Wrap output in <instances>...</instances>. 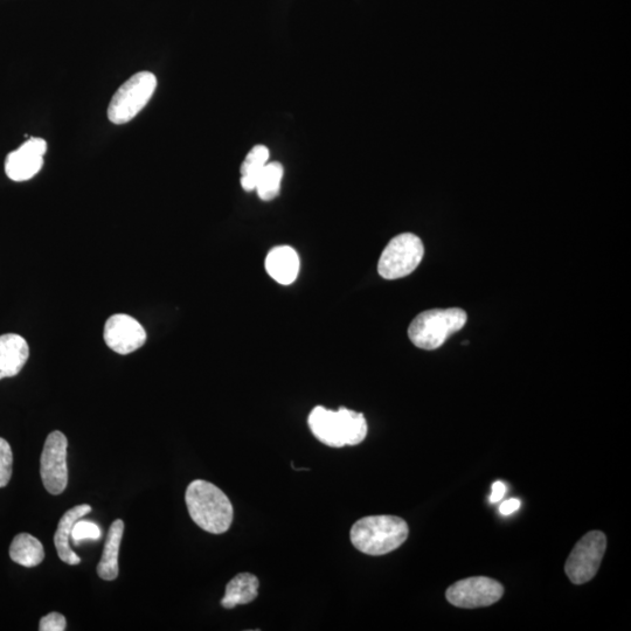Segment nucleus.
<instances>
[{
  "label": "nucleus",
  "mask_w": 631,
  "mask_h": 631,
  "mask_svg": "<svg viewBox=\"0 0 631 631\" xmlns=\"http://www.w3.org/2000/svg\"><path fill=\"white\" fill-rule=\"evenodd\" d=\"M185 502L190 517L200 529L213 535L230 530L233 523V505L217 485L197 480L187 487Z\"/></svg>",
  "instance_id": "nucleus-1"
},
{
  "label": "nucleus",
  "mask_w": 631,
  "mask_h": 631,
  "mask_svg": "<svg viewBox=\"0 0 631 631\" xmlns=\"http://www.w3.org/2000/svg\"><path fill=\"white\" fill-rule=\"evenodd\" d=\"M308 425L318 441L332 448L357 446L367 435L364 414L344 407L338 411L315 407L309 415Z\"/></svg>",
  "instance_id": "nucleus-2"
},
{
  "label": "nucleus",
  "mask_w": 631,
  "mask_h": 631,
  "mask_svg": "<svg viewBox=\"0 0 631 631\" xmlns=\"http://www.w3.org/2000/svg\"><path fill=\"white\" fill-rule=\"evenodd\" d=\"M408 525L395 516H370L358 520L351 529V542L356 549L369 556H384L404 544Z\"/></svg>",
  "instance_id": "nucleus-3"
},
{
  "label": "nucleus",
  "mask_w": 631,
  "mask_h": 631,
  "mask_svg": "<svg viewBox=\"0 0 631 631\" xmlns=\"http://www.w3.org/2000/svg\"><path fill=\"white\" fill-rule=\"evenodd\" d=\"M467 321V312L460 308L428 310L414 318L408 337L416 348L436 350L462 330Z\"/></svg>",
  "instance_id": "nucleus-4"
},
{
  "label": "nucleus",
  "mask_w": 631,
  "mask_h": 631,
  "mask_svg": "<svg viewBox=\"0 0 631 631\" xmlns=\"http://www.w3.org/2000/svg\"><path fill=\"white\" fill-rule=\"evenodd\" d=\"M157 88L155 74L140 72L117 89L108 107V119L114 124H126L141 113Z\"/></svg>",
  "instance_id": "nucleus-5"
},
{
  "label": "nucleus",
  "mask_w": 631,
  "mask_h": 631,
  "mask_svg": "<svg viewBox=\"0 0 631 631\" xmlns=\"http://www.w3.org/2000/svg\"><path fill=\"white\" fill-rule=\"evenodd\" d=\"M425 247L412 233L398 235L386 246L378 263V273L385 280H398L412 274L424 259Z\"/></svg>",
  "instance_id": "nucleus-6"
},
{
  "label": "nucleus",
  "mask_w": 631,
  "mask_h": 631,
  "mask_svg": "<svg viewBox=\"0 0 631 631\" xmlns=\"http://www.w3.org/2000/svg\"><path fill=\"white\" fill-rule=\"evenodd\" d=\"M607 549V538L600 531L588 532L568 557L565 572L575 585L586 584L598 573Z\"/></svg>",
  "instance_id": "nucleus-7"
},
{
  "label": "nucleus",
  "mask_w": 631,
  "mask_h": 631,
  "mask_svg": "<svg viewBox=\"0 0 631 631\" xmlns=\"http://www.w3.org/2000/svg\"><path fill=\"white\" fill-rule=\"evenodd\" d=\"M68 440L64 433L55 431L47 436L40 459V475L51 495H61L68 484Z\"/></svg>",
  "instance_id": "nucleus-8"
},
{
  "label": "nucleus",
  "mask_w": 631,
  "mask_h": 631,
  "mask_svg": "<svg viewBox=\"0 0 631 631\" xmlns=\"http://www.w3.org/2000/svg\"><path fill=\"white\" fill-rule=\"evenodd\" d=\"M504 587L498 581L476 577L457 581L447 589V600L459 608H480L494 605L502 599Z\"/></svg>",
  "instance_id": "nucleus-9"
},
{
  "label": "nucleus",
  "mask_w": 631,
  "mask_h": 631,
  "mask_svg": "<svg viewBox=\"0 0 631 631\" xmlns=\"http://www.w3.org/2000/svg\"><path fill=\"white\" fill-rule=\"evenodd\" d=\"M104 341L119 355H130L147 342V332L134 317L117 314L110 317L104 327Z\"/></svg>",
  "instance_id": "nucleus-10"
},
{
  "label": "nucleus",
  "mask_w": 631,
  "mask_h": 631,
  "mask_svg": "<svg viewBox=\"0 0 631 631\" xmlns=\"http://www.w3.org/2000/svg\"><path fill=\"white\" fill-rule=\"evenodd\" d=\"M46 151L47 143L43 138H30L6 158V175L13 182H26L32 179L43 169Z\"/></svg>",
  "instance_id": "nucleus-11"
},
{
  "label": "nucleus",
  "mask_w": 631,
  "mask_h": 631,
  "mask_svg": "<svg viewBox=\"0 0 631 631\" xmlns=\"http://www.w3.org/2000/svg\"><path fill=\"white\" fill-rule=\"evenodd\" d=\"M30 357L29 344L17 334L0 336V380L16 377Z\"/></svg>",
  "instance_id": "nucleus-12"
},
{
  "label": "nucleus",
  "mask_w": 631,
  "mask_h": 631,
  "mask_svg": "<svg viewBox=\"0 0 631 631\" xmlns=\"http://www.w3.org/2000/svg\"><path fill=\"white\" fill-rule=\"evenodd\" d=\"M90 511H92V506L88 504L76 505L60 519L54 536V544L59 558L68 565L74 566L81 563V558L71 549V533L73 525L82 517L87 516Z\"/></svg>",
  "instance_id": "nucleus-13"
},
{
  "label": "nucleus",
  "mask_w": 631,
  "mask_h": 631,
  "mask_svg": "<svg viewBox=\"0 0 631 631\" xmlns=\"http://www.w3.org/2000/svg\"><path fill=\"white\" fill-rule=\"evenodd\" d=\"M266 269L276 282L289 286L296 281L300 273V258L294 248L275 247L267 255Z\"/></svg>",
  "instance_id": "nucleus-14"
},
{
  "label": "nucleus",
  "mask_w": 631,
  "mask_h": 631,
  "mask_svg": "<svg viewBox=\"0 0 631 631\" xmlns=\"http://www.w3.org/2000/svg\"><path fill=\"white\" fill-rule=\"evenodd\" d=\"M124 532L123 520L117 519L110 526L108 531V537L106 545L100 560L99 566H97V574L102 580L113 581L119 577V554Z\"/></svg>",
  "instance_id": "nucleus-15"
},
{
  "label": "nucleus",
  "mask_w": 631,
  "mask_h": 631,
  "mask_svg": "<svg viewBox=\"0 0 631 631\" xmlns=\"http://www.w3.org/2000/svg\"><path fill=\"white\" fill-rule=\"evenodd\" d=\"M259 587V579L254 574L240 573L228 582L221 606L233 609L240 605H248L258 598Z\"/></svg>",
  "instance_id": "nucleus-16"
},
{
  "label": "nucleus",
  "mask_w": 631,
  "mask_h": 631,
  "mask_svg": "<svg viewBox=\"0 0 631 631\" xmlns=\"http://www.w3.org/2000/svg\"><path fill=\"white\" fill-rule=\"evenodd\" d=\"M10 557L16 564L32 568L43 563L45 550L43 544L30 533H19L12 540Z\"/></svg>",
  "instance_id": "nucleus-17"
},
{
  "label": "nucleus",
  "mask_w": 631,
  "mask_h": 631,
  "mask_svg": "<svg viewBox=\"0 0 631 631\" xmlns=\"http://www.w3.org/2000/svg\"><path fill=\"white\" fill-rule=\"evenodd\" d=\"M269 161V150L265 145H255L241 166V185L247 192L255 190L260 173Z\"/></svg>",
  "instance_id": "nucleus-18"
},
{
  "label": "nucleus",
  "mask_w": 631,
  "mask_h": 631,
  "mask_svg": "<svg viewBox=\"0 0 631 631\" xmlns=\"http://www.w3.org/2000/svg\"><path fill=\"white\" fill-rule=\"evenodd\" d=\"M283 166L281 163H268L260 173L255 190L263 201H270L279 196L283 178Z\"/></svg>",
  "instance_id": "nucleus-19"
},
{
  "label": "nucleus",
  "mask_w": 631,
  "mask_h": 631,
  "mask_svg": "<svg viewBox=\"0 0 631 631\" xmlns=\"http://www.w3.org/2000/svg\"><path fill=\"white\" fill-rule=\"evenodd\" d=\"M71 538L75 545H79L83 540H94V542H96V540L102 538V531L100 526L94 522L79 519L78 522L73 525Z\"/></svg>",
  "instance_id": "nucleus-20"
},
{
  "label": "nucleus",
  "mask_w": 631,
  "mask_h": 631,
  "mask_svg": "<svg viewBox=\"0 0 631 631\" xmlns=\"http://www.w3.org/2000/svg\"><path fill=\"white\" fill-rule=\"evenodd\" d=\"M13 454L9 442L0 438V488L6 487L12 477Z\"/></svg>",
  "instance_id": "nucleus-21"
},
{
  "label": "nucleus",
  "mask_w": 631,
  "mask_h": 631,
  "mask_svg": "<svg viewBox=\"0 0 631 631\" xmlns=\"http://www.w3.org/2000/svg\"><path fill=\"white\" fill-rule=\"evenodd\" d=\"M67 622L64 615L59 613H51L43 617L40 620V631H64L66 629Z\"/></svg>",
  "instance_id": "nucleus-22"
},
{
  "label": "nucleus",
  "mask_w": 631,
  "mask_h": 631,
  "mask_svg": "<svg viewBox=\"0 0 631 631\" xmlns=\"http://www.w3.org/2000/svg\"><path fill=\"white\" fill-rule=\"evenodd\" d=\"M520 508V501L517 498L508 499L499 506V512L503 516H510L513 512H516Z\"/></svg>",
  "instance_id": "nucleus-23"
},
{
  "label": "nucleus",
  "mask_w": 631,
  "mask_h": 631,
  "mask_svg": "<svg viewBox=\"0 0 631 631\" xmlns=\"http://www.w3.org/2000/svg\"><path fill=\"white\" fill-rule=\"evenodd\" d=\"M506 492V485L502 482L492 484V492L490 496L491 503L501 502Z\"/></svg>",
  "instance_id": "nucleus-24"
}]
</instances>
